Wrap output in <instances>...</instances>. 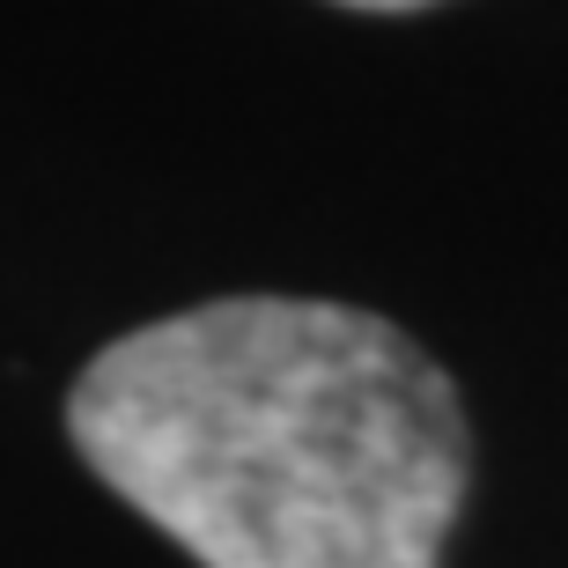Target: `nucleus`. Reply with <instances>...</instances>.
I'll return each instance as SVG.
<instances>
[{
    "label": "nucleus",
    "instance_id": "obj_2",
    "mask_svg": "<svg viewBox=\"0 0 568 568\" xmlns=\"http://www.w3.org/2000/svg\"><path fill=\"white\" fill-rule=\"evenodd\" d=\"M347 8H428V0H347Z\"/></svg>",
    "mask_w": 568,
    "mask_h": 568
},
{
    "label": "nucleus",
    "instance_id": "obj_1",
    "mask_svg": "<svg viewBox=\"0 0 568 568\" xmlns=\"http://www.w3.org/2000/svg\"><path fill=\"white\" fill-rule=\"evenodd\" d=\"M67 436L200 568H436L473 473L458 384L317 295H222L111 339Z\"/></svg>",
    "mask_w": 568,
    "mask_h": 568
}]
</instances>
